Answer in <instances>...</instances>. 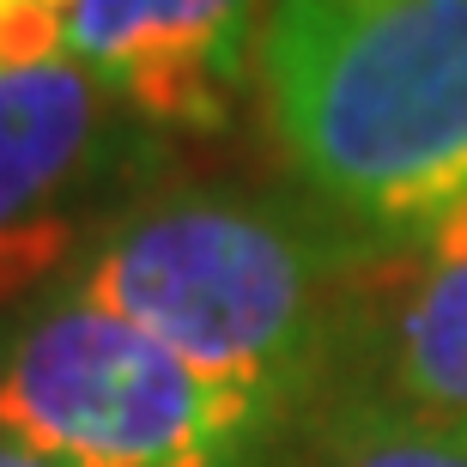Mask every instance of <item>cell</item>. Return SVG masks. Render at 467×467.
I'll return each mask as SVG.
<instances>
[{"label":"cell","mask_w":467,"mask_h":467,"mask_svg":"<svg viewBox=\"0 0 467 467\" xmlns=\"http://www.w3.org/2000/svg\"><path fill=\"white\" fill-rule=\"evenodd\" d=\"M370 249L304 189L189 182L128 201L67 285L292 425L328 395Z\"/></svg>","instance_id":"6da1fadb"},{"label":"cell","mask_w":467,"mask_h":467,"mask_svg":"<svg viewBox=\"0 0 467 467\" xmlns=\"http://www.w3.org/2000/svg\"><path fill=\"white\" fill-rule=\"evenodd\" d=\"M255 86L292 182L358 237L467 194V0H267Z\"/></svg>","instance_id":"7a4b0ae2"},{"label":"cell","mask_w":467,"mask_h":467,"mask_svg":"<svg viewBox=\"0 0 467 467\" xmlns=\"http://www.w3.org/2000/svg\"><path fill=\"white\" fill-rule=\"evenodd\" d=\"M0 431L79 467H249L279 425L67 285L0 340Z\"/></svg>","instance_id":"3957f363"},{"label":"cell","mask_w":467,"mask_h":467,"mask_svg":"<svg viewBox=\"0 0 467 467\" xmlns=\"http://www.w3.org/2000/svg\"><path fill=\"white\" fill-rule=\"evenodd\" d=\"M158 158V128L86 61L0 73V310L86 255Z\"/></svg>","instance_id":"277c9868"},{"label":"cell","mask_w":467,"mask_h":467,"mask_svg":"<svg viewBox=\"0 0 467 467\" xmlns=\"http://www.w3.org/2000/svg\"><path fill=\"white\" fill-rule=\"evenodd\" d=\"M328 400L467 419V194L364 255Z\"/></svg>","instance_id":"5b68a950"},{"label":"cell","mask_w":467,"mask_h":467,"mask_svg":"<svg viewBox=\"0 0 467 467\" xmlns=\"http://www.w3.org/2000/svg\"><path fill=\"white\" fill-rule=\"evenodd\" d=\"M267 0H73L67 49L158 134L231 128L255 79Z\"/></svg>","instance_id":"8992f818"},{"label":"cell","mask_w":467,"mask_h":467,"mask_svg":"<svg viewBox=\"0 0 467 467\" xmlns=\"http://www.w3.org/2000/svg\"><path fill=\"white\" fill-rule=\"evenodd\" d=\"M316 467H467V419H407L328 400L310 413Z\"/></svg>","instance_id":"52a82bcc"},{"label":"cell","mask_w":467,"mask_h":467,"mask_svg":"<svg viewBox=\"0 0 467 467\" xmlns=\"http://www.w3.org/2000/svg\"><path fill=\"white\" fill-rule=\"evenodd\" d=\"M73 0H0V73L55 61V43L67 36Z\"/></svg>","instance_id":"ba28073f"},{"label":"cell","mask_w":467,"mask_h":467,"mask_svg":"<svg viewBox=\"0 0 467 467\" xmlns=\"http://www.w3.org/2000/svg\"><path fill=\"white\" fill-rule=\"evenodd\" d=\"M0 467H79L67 455H49V450H31V443H18V437L0 431Z\"/></svg>","instance_id":"9c48e42d"}]
</instances>
